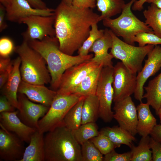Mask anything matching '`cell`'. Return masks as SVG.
<instances>
[{"instance_id": "5bb4252c", "label": "cell", "mask_w": 161, "mask_h": 161, "mask_svg": "<svg viewBox=\"0 0 161 161\" xmlns=\"http://www.w3.org/2000/svg\"><path fill=\"white\" fill-rule=\"evenodd\" d=\"M0 161H20L25 149L24 142L0 123Z\"/></svg>"}, {"instance_id": "7bdbcfd3", "label": "cell", "mask_w": 161, "mask_h": 161, "mask_svg": "<svg viewBox=\"0 0 161 161\" xmlns=\"http://www.w3.org/2000/svg\"><path fill=\"white\" fill-rule=\"evenodd\" d=\"M150 135L151 137L161 143V124H157Z\"/></svg>"}, {"instance_id": "484cf974", "label": "cell", "mask_w": 161, "mask_h": 161, "mask_svg": "<svg viewBox=\"0 0 161 161\" xmlns=\"http://www.w3.org/2000/svg\"><path fill=\"white\" fill-rule=\"evenodd\" d=\"M125 4L123 0H96V6L101 13L100 21L121 13Z\"/></svg>"}, {"instance_id": "4316f807", "label": "cell", "mask_w": 161, "mask_h": 161, "mask_svg": "<svg viewBox=\"0 0 161 161\" xmlns=\"http://www.w3.org/2000/svg\"><path fill=\"white\" fill-rule=\"evenodd\" d=\"M99 103L95 94L85 97L82 107L81 124L95 122L99 116Z\"/></svg>"}, {"instance_id": "f35d334b", "label": "cell", "mask_w": 161, "mask_h": 161, "mask_svg": "<svg viewBox=\"0 0 161 161\" xmlns=\"http://www.w3.org/2000/svg\"><path fill=\"white\" fill-rule=\"evenodd\" d=\"M72 5L79 8L92 9L96 6V0H72Z\"/></svg>"}, {"instance_id": "603a6c76", "label": "cell", "mask_w": 161, "mask_h": 161, "mask_svg": "<svg viewBox=\"0 0 161 161\" xmlns=\"http://www.w3.org/2000/svg\"><path fill=\"white\" fill-rule=\"evenodd\" d=\"M99 132L107 136L116 148L124 144L131 148L133 145V142L136 140L134 136L120 126L106 127L101 129Z\"/></svg>"}, {"instance_id": "4fadbf2b", "label": "cell", "mask_w": 161, "mask_h": 161, "mask_svg": "<svg viewBox=\"0 0 161 161\" xmlns=\"http://www.w3.org/2000/svg\"><path fill=\"white\" fill-rule=\"evenodd\" d=\"M147 56L143 67L137 75V85L134 93L135 99L140 102L143 98L145 83L149 77L161 69V46L155 45Z\"/></svg>"}, {"instance_id": "277c9868", "label": "cell", "mask_w": 161, "mask_h": 161, "mask_svg": "<svg viewBox=\"0 0 161 161\" xmlns=\"http://www.w3.org/2000/svg\"><path fill=\"white\" fill-rule=\"evenodd\" d=\"M14 51L21 60L20 69L22 80L34 84L50 83L51 76L46 61L27 41L23 40L20 45L15 47Z\"/></svg>"}, {"instance_id": "83f0119b", "label": "cell", "mask_w": 161, "mask_h": 161, "mask_svg": "<svg viewBox=\"0 0 161 161\" xmlns=\"http://www.w3.org/2000/svg\"><path fill=\"white\" fill-rule=\"evenodd\" d=\"M143 13L146 24L152 29L155 34L161 38V8L151 4Z\"/></svg>"}, {"instance_id": "ba28073f", "label": "cell", "mask_w": 161, "mask_h": 161, "mask_svg": "<svg viewBox=\"0 0 161 161\" xmlns=\"http://www.w3.org/2000/svg\"><path fill=\"white\" fill-rule=\"evenodd\" d=\"M113 71V67H103L95 93L99 103V116L105 123L111 122L113 118L112 110L114 97Z\"/></svg>"}, {"instance_id": "1f68e13d", "label": "cell", "mask_w": 161, "mask_h": 161, "mask_svg": "<svg viewBox=\"0 0 161 161\" xmlns=\"http://www.w3.org/2000/svg\"><path fill=\"white\" fill-rule=\"evenodd\" d=\"M97 24L94 23L92 25L88 37L78 50V55L81 56L88 55L89 50L95 42L103 35L104 30H99Z\"/></svg>"}, {"instance_id": "7c38bea8", "label": "cell", "mask_w": 161, "mask_h": 161, "mask_svg": "<svg viewBox=\"0 0 161 161\" xmlns=\"http://www.w3.org/2000/svg\"><path fill=\"white\" fill-rule=\"evenodd\" d=\"M114 103L113 118L119 126L135 136L137 133V112L131 96Z\"/></svg>"}, {"instance_id": "ac0fdd59", "label": "cell", "mask_w": 161, "mask_h": 161, "mask_svg": "<svg viewBox=\"0 0 161 161\" xmlns=\"http://www.w3.org/2000/svg\"><path fill=\"white\" fill-rule=\"evenodd\" d=\"M18 93L24 95L32 101L49 107L57 95L56 91L48 89L44 85L30 84L22 80Z\"/></svg>"}, {"instance_id": "d590c367", "label": "cell", "mask_w": 161, "mask_h": 161, "mask_svg": "<svg viewBox=\"0 0 161 161\" xmlns=\"http://www.w3.org/2000/svg\"><path fill=\"white\" fill-rule=\"evenodd\" d=\"M13 43L8 37L4 36L0 39V55L3 57H9L14 49Z\"/></svg>"}, {"instance_id": "8fae6325", "label": "cell", "mask_w": 161, "mask_h": 161, "mask_svg": "<svg viewBox=\"0 0 161 161\" xmlns=\"http://www.w3.org/2000/svg\"><path fill=\"white\" fill-rule=\"evenodd\" d=\"M99 65L90 60L68 68L62 76L57 93L62 95L72 94L84 78Z\"/></svg>"}, {"instance_id": "9a60e30c", "label": "cell", "mask_w": 161, "mask_h": 161, "mask_svg": "<svg viewBox=\"0 0 161 161\" xmlns=\"http://www.w3.org/2000/svg\"><path fill=\"white\" fill-rule=\"evenodd\" d=\"M18 115L21 120L27 126L38 129L40 118L47 113L49 107L37 104L30 100L24 95L18 93Z\"/></svg>"}, {"instance_id": "d6986e66", "label": "cell", "mask_w": 161, "mask_h": 161, "mask_svg": "<svg viewBox=\"0 0 161 161\" xmlns=\"http://www.w3.org/2000/svg\"><path fill=\"white\" fill-rule=\"evenodd\" d=\"M112 40L109 29H104L103 35L97 40L89 50L93 52L94 56L90 60L103 67H113L112 59L113 56L108 53V50L112 47Z\"/></svg>"}, {"instance_id": "8d00e7d4", "label": "cell", "mask_w": 161, "mask_h": 161, "mask_svg": "<svg viewBox=\"0 0 161 161\" xmlns=\"http://www.w3.org/2000/svg\"><path fill=\"white\" fill-rule=\"evenodd\" d=\"M132 153L131 151L122 154L116 152L114 149L104 155V161H131Z\"/></svg>"}, {"instance_id": "52a82bcc", "label": "cell", "mask_w": 161, "mask_h": 161, "mask_svg": "<svg viewBox=\"0 0 161 161\" xmlns=\"http://www.w3.org/2000/svg\"><path fill=\"white\" fill-rule=\"evenodd\" d=\"M83 97L74 94L62 95L57 93L48 112L39 120L38 130L44 133L63 123L68 111Z\"/></svg>"}, {"instance_id": "7402d4cb", "label": "cell", "mask_w": 161, "mask_h": 161, "mask_svg": "<svg viewBox=\"0 0 161 161\" xmlns=\"http://www.w3.org/2000/svg\"><path fill=\"white\" fill-rule=\"evenodd\" d=\"M44 134L37 129L32 134L20 161H45Z\"/></svg>"}, {"instance_id": "7dc6e473", "label": "cell", "mask_w": 161, "mask_h": 161, "mask_svg": "<svg viewBox=\"0 0 161 161\" xmlns=\"http://www.w3.org/2000/svg\"><path fill=\"white\" fill-rule=\"evenodd\" d=\"M146 2L154 4L158 7L161 8V0H148Z\"/></svg>"}, {"instance_id": "3957f363", "label": "cell", "mask_w": 161, "mask_h": 161, "mask_svg": "<svg viewBox=\"0 0 161 161\" xmlns=\"http://www.w3.org/2000/svg\"><path fill=\"white\" fill-rule=\"evenodd\" d=\"M45 161H82L81 146L64 123L44 137Z\"/></svg>"}, {"instance_id": "d6a6232c", "label": "cell", "mask_w": 161, "mask_h": 161, "mask_svg": "<svg viewBox=\"0 0 161 161\" xmlns=\"http://www.w3.org/2000/svg\"><path fill=\"white\" fill-rule=\"evenodd\" d=\"M81 146L82 161H103V154L90 140Z\"/></svg>"}, {"instance_id": "f546056e", "label": "cell", "mask_w": 161, "mask_h": 161, "mask_svg": "<svg viewBox=\"0 0 161 161\" xmlns=\"http://www.w3.org/2000/svg\"><path fill=\"white\" fill-rule=\"evenodd\" d=\"M149 136L142 137L138 145H133L131 148L132 157L131 161H152V154Z\"/></svg>"}, {"instance_id": "f6af8a7d", "label": "cell", "mask_w": 161, "mask_h": 161, "mask_svg": "<svg viewBox=\"0 0 161 161\" xmlns=\"http://www.w3.org/2000/svg\"><path fill=\"white\" fill-rule=\"evenodd\" d=\"M11 71H5L0 73V88L1 89L6 84Z\"/></svg>"}, {"instance_id": "cb8c5ba5", "label": "cell", "mask_w": 161, "mask_h": 161, "mask_svg": "<svg viewBox=\"0 0 161 161\" xmlns=\"http://www.w3.org/2000/svg\"><path fill=\"white\" fill-rule=\"evenodd\" d=\"M144 88L146 93L143 95V98L146 99V103L155 110L157 115L161 105V72L150 80Z\"/></svg>"}, {"instance_id": "ee69618b", "label": "cell", "mask_w": 161, "mask_h": 161, "mask_svg": "<svg viewBox=\"0 0 161 161\" xmlns=\"http://www.w3.org/2000/svg\"><path fill=\"white\" fill-rule=\"evenodd\" d=\"M33 8L39 9H46L48 8L42 0H26Z\"/></svg>"}, {"instance_id": "ffe728a7", "label": "cell", "mask_w": 161, "mask_h": 161, "mask_svg": "<svg viewBox=\"0 0 161 161\" xmlns=\"http://www.w3.org/2000/svg\"><path fill=\"white\" fill-rule=\"evenodd\" d=\"M21 64L19 56L13 61L12 70L2 92V95L7 97L17 109L18 107V89L22 80L20 69Z\"/></svg>"}, {"instance_id": "d4e9b609", "label": "cell", "mask_w": 161, "mask_h": 161, "mask_svg": "<svg viewBox=\"0 0 161 161\" xmlns=\"http://www.w3.org/2000/svg\"><path fill=\"white\" fill-rule=\"evenodd\" d=\"M103 67V66L100 65L89 73L72 94L85 97L95 94L99 78Z\"/></svg>"}, {"instance_id": "e575fe53", "label": "cell", "mask_w": 161, "mask_h": 161, "mask_svg": "<svg viewBox=\"0 0 161 161\" xmlns=\"http://www.w3.org/2000/svg\"><path fill=\"white\" fill-rule=\"evenodd\" d=\"M133 43H138L139 46L143 47L148 44H161V38L154 33L143 32L136 35L132 40Z\"/></svg>"}, {"instance_id": "7a4b0ae2", "label": "cell", "mask_w": 161, "mask_h": 161, "mask_svg": "<svg viewBox=\"0 0 161 161\" xmlns=\"http://www.w3.org/2000/svg\"><path fill=\"white\" fill-rule=\"evenodd\" d=\"M27 42L30 46L39 53L46 61L51 76V87L56 91L62 76L66 69L89 61L94 56L92 54L86 56L79 55L73 56L64 53L60 49L59 42L55 36H47L42 40H36Z\"/></svg>"}, {"instance_id": "8992f818", "label": "cell", "mask_w": 161, "mask_h": 161, "mask_svg": "<svg viewBox=\"0 0 161 161\" xmlns=\"http://www.w3.org/2000/svg\"><path fill=\"white\" fill-rule=\"evenodd\" d=\"M109 30L112 40L110 53L114 58L120 60L131 72L137 74L142 69L145 58L155 45L135 46L121 40Z\"/></svg>"}, {"instance_id": "ab89813d", "label": "cell", "mask_w": 161, "mask_h": 161, "mask_svg": "<svg viewBox=\"0 0 161 161\" xmlns=\"http://www.w3.org/2000/svg\"><path fill=\"white\" fill-rule=\"evenodd\" d=\"M16 109L4 95H2L0 97V112H13Z\"/></svg>"}, {"instance_id": "5b68a950", "label": "cell", "mask_w": 161, "mask_h": 161, "mask_svg": "<svg viewBox=\"0 0 161 161\" xmlns=\"http://www.w3.org/2000/svg\"><path fill=\"white\" fill-rule=\"evenodd\" d=\"M137 0H131L126 4L121 15L114 19L103 20V25L109 28L117 36L122 37L124 41L134 45L132 39L138 34L146 32L154 33L151 28L138 19L132 13L131 7Z\"/></svg>"}, {"instance_id": "2e32d148", "label": "cell", "mask_w": 161, "mask_h": 161, "mask_svg": "<svg viewBox=\"0 0 161 161\" xmlns=\"http://www.w3.org/2000/svg\"><path fill=\"white\" fill-rule=\"evenodd\" d=\"M5 7L6 19L18 24H21L23 19L32 15H54L55 11V9L52 8H34L26 0H11Z\"/></svg>"}, {"instance_id": "c3c4849f", "label": "cell", "mask_w": 161, "mask_h": 161, "mask_svg": "<svg viewBox=\"0 0 161 161\" xmlns=\"http://www.w3.org/2000/svg\"><path fill=\"white\" fill-rule=\"evenodd\" d=\"M11 0H0V3L5 7Z\"/></svg>"}, {"instance_id": "681fc988", "label": "cell", "mask_w": 161, "mask_h": 161, "mask_svg": "<svg viewBox=\"0 0 161 161\" xmlns=\"http://www.w3.org/2000/svg\"><path fill=\"white\" fill-rule=\"evenodd\" d=\"M157 115L159 116L160 119V123L161 124V105L159 109Z\"/></svg>"}, {"instance_id": "9c48e42d", "label": "cell", "mask_w": 161, "mask_h": 161, "mask_svg": "<svg viewBox=\"0 0 161 161\" xmlns=\"http://www.w3.org/2000/svg\"><path fill=\"white\" fill-rule=\"evenodd\" d=\"M54 23V15H32L23 19L21 23L27 26L26 30L21 34L23 40L27 42L41 41L47 36H55Z\"/></svg>"}, {"instance_id": "f1b7e54d", "label": "cell", "mask_w": 161, "mask_h": 161, "mask_svg": "<svg viewBox=\"0 0 161 161\" xmlns=\"http://www.w3.org/2000/svg\"><path fill=\"white\" fill-rule=\"evenodd\" d=\"M85 97H83L68 111L63 120L65 126L72 131H73L81 125L82 109Z\"/></svg>"}, {"instance_id": "4dcf8cb0", "label": "cell", "mask_w": 161, "mask_h": 161, "mask_svg": "<svg viewBox=\"0 0 161 161\" xmlns=\"http://www.w3.org/2000/svg\"><path fill=\"white\" fill-rule=\"evenodd\" d=\"M72 132L75 139L80 145L97 136L100 133L95 122L81 124Z\"/></svg>"}, {"instance_id": "6da1fadb", "label": "cell", "mask_w": 161, "mask_h": 161, "mask_svg": "<svg viewBox=\"0 0 161 161\" xmlns=\"http://www.w3.org/2000/svg\"><path fill=\"white\" fill-rule=\"evenodd\" d=\"M100 16L92 9L76 7L61 0L54 13L60 49L72 55L88 37L92 25L100 21Z\"/></svg>"}, {"instance_id": "30bf717a", "label": "cell", "mask_w": 161, "mask_h": 161, "mask_svg": "<svg viewBox=\"0 0 161 161\" xmlns=\"http://www.w3.org/2000/svg\"><path fill=\"white\" fill-rule=\"evenodd\" d=\"M113 78L114 102L134 94L137 85L136 74L131 72L121 62L114 66Z\"/></svg>"}, {"instance_id": "836d02e7", "label": "cell", "mask_w": 161, "mask_h": 161, "mask_svg": "<svg viewBox=\"0 0 161 161\" xmlns=\"http://www.w3.org/2000/svg\"><path fill=\"white\" fill-rule=\"evenodd\" d=\"M89 140L104 155L116 148L114 145L107 136L100 132L98 135Z\"/></svg>"}, {"instance_id": "60d3db41", "label": "cell", "mask_w": 161, "mask_h": 161, "mask_svg": "<svg viewBox=\"0 0 161 161\" xmlns=\"http://www.w3.org/2000/svg\"><path fill=\"white\" fill-rule=\"evenodd\" d=\"M13 66V61H12L9 57H0V73L5 71H11Z\"/></svg>"}, {"instance_id": "b9f144b4", "label": "cell", "mask_w": 161, "mask_h": 161, "mask_svg": "<svg viewBox=\"0 0 161 161\" xmlns=\"http://www.w3.org/2000/svg\"><path fill=\"white\" fill-rule=\"evenodd\" d=\"M6 11L5 7L0 4V32H2L6 29L8 26L6 19Z\"/></svg>"}, {"instance_id": "e0dca14e", "label": "cell", "mask_w": 161, "mask_h": 161, "mask_svg": "<svg viewBox=\"0 0 161 161\" xmlns=\"http://www.w3.org/2000/svg\"><path fill=\"white\" fill-rule=\"evenodd\" d=\"M18 109L13 112L0 113V123L7 130L18 137L24 142L29 143L32 134L37 129L24 123L18 115Z\"/></svg>"}, {"instance_id": "44dd1931", "label": "cell", "mask_w": 161, "mask_h": 161, "mask_svg": "<svg viewBox=\"0 0 161 161\" xmlns=\"http://www.w3.org/2000/svg\"><path fill=\"white\" fill-rule=\"evenodd\" d=\"M147 103L142 102L137 107V133L142 137L150 135L157 125V120L152 114Z\"/></svg>"}, {"instance_id": "f907efd6", "label": "cell", "mask_w": 161, "mask_h": 161, "mask_svg": "<svg viewBox=\"0 0 161 161\" xmlns=\"http://www.w3.org/2000/svg\"><path fill=\"white\" fill-rule=\"evenodd\" d=\"M62 1L68 4H72V0H62Z\"/></svg>"}, {"instance_id": "74e56055", "label": "cell", "mask_w": 161, "mask_h": 161, "mask_svg": "<svg viewBox=\"0 0 161 161\" xmlns=\"http://www.w3.org/2000/svg\"><path fill=\"white\" fill-rule=\"evenodd\" d=\"M150 144L152 154V161H161V143L150 137Z\"/></svg>"}, {"instance_id": "bcb514c9", "label": "cell", "mask_w": 161, "mask_h": 161, "mask_svg": "<svg viewBox=\"0 0 161 161\" xmlns=\"http://www.w3.org/2000/svg\"><path fill=\"white\" fill-rule=\"evenodd\" d=\"M148 0H137L133 4L132 10L134 11H140L143 8V5Z\"/></svg>"}]
</instances>
